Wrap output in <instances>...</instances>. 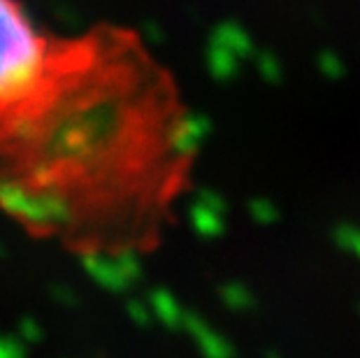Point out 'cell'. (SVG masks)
<instances>
[{
	"mask_svg": "<svg viewBox=\"0 0 360 358\" xmlns=\"http://www.w3.org/2000/svg\"><path fill=\"white\" fill-rule=\"evenodd\" d=\"M51 33H42L21 0H0V108L14 105L40 79Z\"/></svg>",
	"mask_w": 360,
	"mask_h": 358,
	"instance_id": "6da1fadb",
	"label": "cell"
},
{
	"mask_svg": "<svg viewBox=\"0 0 360 358\" xmlns=\"http://www.w3.org/2000/svg\"><path fill=\"white\" fill-rule=\"evenodd\" d=\"M0 210L35 228H65L75 221L72 203L63 188L33 186L14 174H0Z\"/></svg>",
	"mask_w": 360,
	"mask_h": 358,
	"instance_id": "7a4b0ae2",
	"label": "cell"
},
{
	"mask_svg": "<svg viewBox=\"0 0 360 358\" xmlns=\"http://www.w3.org/2000/svg\"><path fill=\"white\" fill-rule=\"evenodd\" d=\"M79 263L86 277L110 293H128L144 275L140 254L133 249H121L117 254L86 251Z\"/></svg>",
	"mask_w": 360,
	"mask_h": 358,
	"instance_id": "3957f363",
	"label": "cell"
},
{
	"mask_svg": "<svg viewBox=\"0 0 360 358\" xmlns=\"http://www.w3.org/2000/svg\"><path fill=\"white\" fill-rule=\"evenodd\" d=\"M184 333L193 340L202 358H235L237 352L233 342L221 335L217 328H212L200 314L195 312H186V321H184Z\"/></svg>",
	"mask_w": 360,
	"mask_h": 358,
	"instance_id": "277c9868",
	"label": "cell"
},
{
	"mask_svg": "<svg viewBox=\"0 0 360 358\" xmlns=\"http://www.w3.org/2000/svg\"><path fill=\"white\" fill-rule=\"evenodd\" d=\"M226 215L228 212L193 198V203L188 205V226L200 240H219L226 233Z\"/></svg>",
	"mask_w": 360,
	"mask_h": 358,
	"instance_id": "5b68a950",
	"label": "cell"
},
{
	"mask_svg": "<svg viewBox=\"0 0 360 358\" xmlns=\"http://www.w3.org/2000/svg\"><path fill=\"white\" fill-rule=\"evenodd\" d=\"M149 305L154 312V319L158 324H163L170 331H181L184 321H186V309L181 307V302L174 298L172 291L167 288H154L149 293Z\"/></svg>",
	"mask_w": 360,
	"mask_h": 358,
	"instance_id": "8992f818",
	"label": "cell"
},
{
	"mask_svg": "<svg viewBox=\"0 0 360 358\" xmlns=\"http://www.w3.org/2000/svg\"><path fill=\"white\" fill-rule=\"evenodd\" d=\"M219 300L231 312H237V314L256 309V305H258L254 291H251L247 284H242V281H224V284L219 286Z\"/></svg>",
	"mask_w": 360,
	"mask_h": 358,
	"instance_id": "52a82bcc",
	"label": "cell"
},
{
	"mask_svg": "<svg viewBox=\"0 0 360 358\" xmlns=\"http://www.w3.org/2000/svg\"><path fill=\"white\" fill-rule=\"evenodd\" d=\"M333 242L340 247L344 254H351L360 261V226L342 221L333 228Z\"/></svg>",
	"mask_w": 360,
	"mask_h": 358,
	"instance_id": "ba28073f",
	"label": "cell"
},
{
	"mask_svg": "<svg viewBox=\"0 0 360 358\" xmlns=\"http://www.w3.org/2000/svg\"><path fill=\"white\" fill-rule=\"evenodd\" d=\"M247 212L251 221L258 226H274L281 219L279 207L272 200H267V198H254V200H249Z\"/></svg>",
	"mask_w": 360,
	"mask_h": 358,
	"instance_id": "9c48e42d",
	"label": "cell"
},
{
	"mask_svg": "<svg viewBox=\"0 0 360 358\" xmlns=\"http://www.w3.org/2000/svg\"><path fill=\"white\" fill-rule=\"evenodd\" d=\"M126 314H128L130 321H133L135 326H140V328H149L151 321H156V319H154V312H151L149 300L144 302V300H140V298H130V300L126 302Z\"/></svg>",
	"mask_w": 360,
	"mask_h": 358,
	"instance_id": "30bf717a",
	"label": "cell"
},
{
	"mask_svg": "<svg viewBox=\"0 0 360 358\" xmlns=\"http://www.w3.org/2000/svg\"><path fill=\"white\" fill-rule=\"evenodd\" d=\"M19 338L28 342V345H33V342H40L42 340V326L35 321V319H21L19 324Z\"/></svg>",
	"mask_w": 360,
	"mask_h": 358,
	"instance_id": "8fae6325",
	"label": "cell"
},
{
	"mask_svg": "<svg viewBox=\"0 0 360 358\" xmlns=\"http://www.w3.org/2000/svg\"><path fill=\"white\" fill-rule=\"evenodd\" d=\"M198 200H202L207 205H212V207H217L221 212H228V203H226V198L221 196L219 191H214V188H200V191L195 193Z\"/></svg>",
	"mask_w": 360,
	"mask_h": 358,
	"instance_id": "7c38bea8",
	"label": "cell"
},
{
	"mask_svg": "<svg viewBox=\"0 0 360 358\" xmlns=\"http://www.w3.org/2000/svg\"><path fill=\"white\" fill-rule=\"evenodd\" d=\"M51 295H53V300H58L60 305H68V307L77 302V295H75L72 288H70V286H63V284H56V286H53V288H51Z\"/></svg>",
	"mask_w": 360,
	"mask_h": 358,
	"instance_id": "4fadbf2b",
	"label": "cell"
},
{
	"mask_svg": "<svg viewBox=\"0 0 360 358\" xmlns=\"http://www.w3.org/2000/svg\"><path fill=\"white\" fill-rule=\"evenodd\" d=\"M19 347H21L19 340H3L0 338V358H12Z\"/></svg>",
	"mask_w": 360,
	"mask_h": 358,
	"instance_id": "5bb4252c",
	"label": "cell"
},
{
	"mask_svg": "<svg viewBox=\"0 0 360 358\" xmlns=\"http://www.w3.org/2000/svg\"><path fill=\"white\" fill-rule=\"evenodd\" d=\"M265 358H283L279 352H274V349H270V352H265Z\"/></svg>",
	"mask_w": 360,
	"mask_h": 358,
	"instance_id": "9a60e30c",
	"label": "cell"
},
{
	"mask_svg": "<svg viewBox=\"0 0 360 358\" xmlns=\"http://www.w3.org/2000/svg\"><path fill=\"white\" fill-rule=\"evenodd\" d=\"M5 256V247H3V242H0V258Z\"/></svg>",
	"mask_w": 360,
	"mask_h": 358,
	"instance_id": "2e32d148",
	"label": "cell"
}]
</instances>
